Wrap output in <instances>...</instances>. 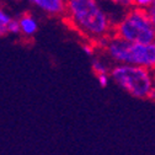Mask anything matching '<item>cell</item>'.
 Returning <instances> with one entry per match:
<instances>
[{"mask_svg":"<svg viewBox=\"0 0 155 155\" xmlns=\"http://www.w3.org/2000/svg\"><path fill=\"white\" fill-rule=\"evenodd\" d=\"M63 17L73 30L92 43L113 32V21L100 0H67Z\"/></svg>","mask_w":155,"mask_h":155,"instance_id":"1","label":"cell"},{"mask_svg":"<svg viewBox=\"0 0 155 155\" xmlns=\"http://www.w3.org/2000/svg\"><path fill=\"white\" fill-rule=\"evenodd\" d=\"M107 58L114 64H133L155 70V45L130 43L122 38L111 35L106 38L101 48Z\"/></svg>","mask_w":155,"mask_h":155,"instance_id":"2","label":"cell"},{"mask_svg":"<svg viewBox=\"0 0 155 155\" xmlns=\"http://www.w3.org/2000/svg\"><path fill=\"white\" fill-rule=\"evenodd\" d=\"M112 35L130 43H151L155 40V27L147 10L132 6L113 24Z\"/></svg>","mask_w":155,"mask_h":155,"instance_id":"3","label":"cell"},{"mask_svg":"<svg viewBox=\"0 0 155 155\" xmlns=\"http://www.w3.org/2000/svg\"><path fill=\"white\" fill-rule=\"evenodd\" d=\"M110 79L120 89L135 99H148L154 86L153 71L133 64H114L110 69Z\"/></svg>","mask_w":155,"mask_h":155,"instance_id":"4","label":"cell"},{"mask_svg":"<svg viewBox=\"0 0 155 155\" xmlns=\"http://www.w3.org/2000/svg\"><path fill=\"white\" fill-rule=\"evenodd\" d=\"M26 2L51 17H63L67 6V0H26Z\"/></svg>","mask_w":155,"mask_h":155,"instance_id":"5","label":"cell"},{"mask_svg":"<svg viewBox=\"0 0 155 155\" xmlns=\"http://www.w3.org/2000/svg\"><path fill=\"white\" fill-rule=\"evenodd\" d=\"M17 24L20 28V35L25 38L33 37L38 31V20L31 12H24L17 17Z\"/></svg>","mask_w":155,"mask_h":155,"instance_id":"6","label":"cell"},{"mask_svg":"<svg viewBox=\"0 0 155 155\" xmlns=\"http://www.w3.org/2000/svg\"><path fill=\"white\" fill-rule=\"evenodd\" d=\"M12 18H14V16L3 5H0V38L9 35L8 26L11 22Z\"/></svg>","mask_w":155,"mask_h":155,"instance_id":"7","label":"cell"},{"mask_svg":"<svg viewBox=\"0 0 155 155\" xmlns=\"http://www.w3.org/2000/svg\"><path fill=\"white\" fill-rule=\"evenodd\" d=\"M91 68L95 75H99V74H108L110 73V67L107 64V62H105L102 58L97 57V55H94L92 57V61H91Z\"/></svg>","mask_w":155,"mask_h":155,"instance_id":"8","label":"cell"},{"mask_svg":"<svg viewBox=\"0 0 155 155\" xmlns=\"http://www.w3.org/2000/svg\"><path fill=\"white\" fill-rule=\"evenodd\" d=\"M81 49H83L84 53L87 54L89 57H94V55H95V52H96L95 45H94L92 42H90V41H86L85 43H83V45H81Z\"/></svg>","mask_w":155,"mask_h":155,"instance_id":"9","label":"cell"},{"mask_svg":"<svg viewBox=\"0 0 155 155\" xmlns=\"http://www.w3.org/2000/svg\"><path fill=\"white\" fill-rule=\"evenodd\" d=\"M154 2L155 0H132L134 8H139V9H144V10H147Z\"/></svg>","mask_w":155,"mask_h":155,"instance_id":"10","label":"cell"},{"mask_svg":"<svg viewBox=\"0 0 155 155\" xmlns=\"http://www.w3.org/2000/svg\"><path fill=\"white\" fill-rule=\"evenodd\" d=\"M107 2H110L111 4H113L116 6H120L122 9H126V10L133 6L132 0H107Z\"/></svg>","mask_w":155,"mask_h":155,"instance_id":"11","label":"cell"},{"mask_svg":"<svg viewBox=\"0 0 155 155\" xmlns=\"http://www.w3.org/2000/svg\"><path fill=\"white\" fill-rule=\"evenodd\" d=\"M96 80H97L99 85L101 87H106L108 86V83H110V74H99L96 75Z\"/></svg>","mask_w":155,"mask_h":155,"instance_id":"12","label":"cell"},{"mask_svg":"<svg viewBox=\"0 0 155 155\" xmlns=\"http://www.w3.org/2000/svg\"><path fill=\"white\" fill-rule=\"evenodd\" d=\"M147 12H148V16H149V18H150L153 26L155 27V2L147 9Z\"/></svg>","mask_w":155,"mask_h":155,"instance_id":"13","label":"cell"},{"mask_svg":"<svg viewBox=\"0 0 155 155\" xmlns=\"http://www.w3.org/2000/svg\"><path fill=\"white\" fill-rule=\"evenodd\" d=\"M153 84H154V89H155V70H153Z\"/></svg>","mask_w":155,"mask_h":155,"instance_id":"14","label":"cell"},{"mask_svg":"<svg viewBox=\"0 0 155 155\" xmlns=\"http://www.w3.org/2000/svg\"><path fill=\"white\" fill-rule=\"evenodd\" d=\"M154 45H155V40H154Z\"/></svg>","mask_w":155,"mask_h":155,"instance_id":"15","label":"cell"}]
</instances>
